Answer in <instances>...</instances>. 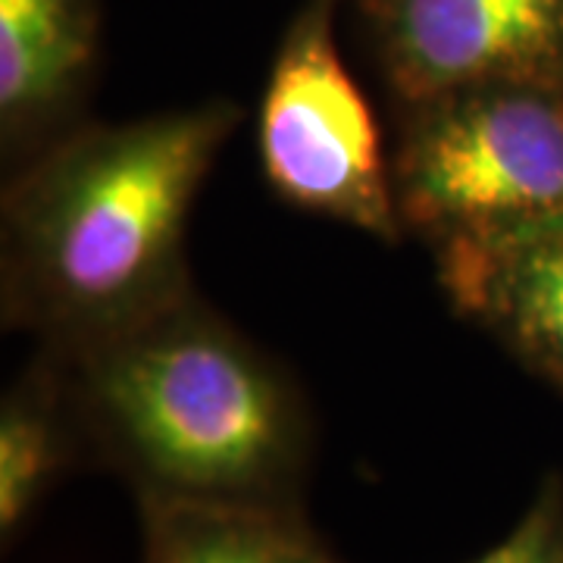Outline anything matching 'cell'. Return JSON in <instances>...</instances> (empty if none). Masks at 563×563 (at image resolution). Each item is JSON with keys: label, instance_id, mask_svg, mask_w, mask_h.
<instances>
[{"label": "cell", "instance_id": "cell-1", "mask_svg": "<svg viewBox=\"0 0 563 563\" xmlns=\"http://www.w3.org/2000/svg\"><path fill=\"white\" fill-rule=\"evenodd\" d=\"M235 122L203 103L54 141L3 201L7 313L73 347L188 295V217Z\"/></svg>", "mask_w": 563, "mask_h": 563}, {"label": "cell", "instance_id": "cell-2", "mask_svg": "<svg viewBox=\"0 0 563 563\" xmlns=\"http://www.w3.org/2000/svg\"><path fill=\"white\" fill-rule=\"evenodd\" d=\"M66 351L88 454L135 498L301 507L313 457L301 391L191 295Z\"/></svg>", "mask_w": 563, "mask_h": 563}, {"label": "cell", "instance_id": "cell-3", "mask_svg": "<svg viewBox=\"0 0 563 563\" xmlns=\"http://www.w3.org/2000/svg\"><path fill=\"white\" fill-rule=\"evenodd\" d=\"M407 110L391 188L401 225L435 257L563 220L561 85H495Z\"/></svg>", "mask_w": 563, "mask_h": 563}, {"label": "cell", "instance_id": "cell-4", "mask_svg": "<svg viewBox=\"0 0 563 563\" xmlns=\"http://www.w3.org/2000/svg\"><path fill=\"white\" fill-rule=\"evenodd\" d=\"M266 181L307 213L354 225L383 242L401 235L379 125L332 38L329 3L291 25L261 103Z\"/></svg>", "mask_w": 563, "mask_h": 563}, {"label": "cell", "instance_id": "cell-5", "mask_svg": "<svg viewBox=\"0 0 563 563\" xmlns=\"http://www.w3.org/2000/svg\"><path fill=\"white\" fill-rule=\"evenodd\" d=\"M407 107L495 85H561L563 0H366Z\"/></svg>", "mask_w": 563, "mask_h": 563}, {"label": "cell", "instance_id": "cell-6", "mask_svg": "<svg viewBox=\"0 0 563 563\" xmlns=\"http://www.w3.org/2000/svg\"><path fill=\"white\" fill-rule=\"evenodd\" d=\"M451 301L563 388V220L514 242L439 254Z\"/></svg>", "mask_w": 563, "mask_h": 563}, {"label": "cell", "instance_id": "cell-7", "mask_svg": "<svg viewBox=\"0 0 563 563\" xmlns=\"http://www.w3.org/2000/svg\"><path fill=\"white\" fill-rule=\"evenodd\" d=\"M95 60L91 0H0V129L22 144L79 101Z\"/></svg>", "mask_w": 563, "mask_h": 563}, {"label": "cell", "instance_id": "cell-8", "mask_svg": "<svg viewBox=\"0 0 563 563\" xmlns=\"http://www.w3.org/2000/svg\"><path fill=\"white\" fill-rule=\"evenodd\" d=\"M139 563H339L303 507L139 498Z\"/></svg>", "mask_w": 563, "mask_h": 563}, {"label": "cell", "instance_id": "cell-9", "mask_svg": "<svg viewBox=\"0 0 563 563\" xmlns=\"http://www.w3.org/2000/svg\"><path fill=\"white\" fill-rule=\"evenodd\" d=\"M88 457L63 376L35 369L0 404V539H20L73 463Z\"/></svg>", "mask_w": 563, "mask_h": 563}, {"label": "cell", "instance_id": "cell-10", "mask_svg": "<svg viewBox=\"0 0 563 563\" xmlns=\"http://www.w3.org/2000/svg\"><path fill=\"white\" fill-rule=\"evenodd\" d=\"M470 563H563V479H544L517 526Z\"/></svg>", "mask_w": 563, "mask_h": 563}]
</instances>
